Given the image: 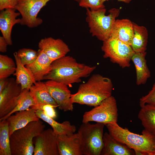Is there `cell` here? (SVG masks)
I'll return each mask as SVG.
<instances>
[{"mask_svg": "<svg viewBox=\"0 0 155 155\" xmlns=\"http://www.w3.org/2000/svg\"><path fill=\"white\" fill-rule=\"evenodd\" d=\"M104 125L100 123H82L78 132L82 155H100L103 146Z\"/></svg>", "mask_w": 155, "mask_h": 155, "instance_id": "obj_6", "label": "cell"}, {"mask_svg": "<svg viewBox=\"0 0 155 155\" xmlns=\"http://www.w3.org/2000/svg\"><path fill=\"white\" fill-rule=\"evenodd\" d=\"M133 34L131 46L135 53L146 52L148 39V31L143 26L133 22Z\"/></svg>", "mask_w": 155, "mask_h": 155, "instance_id": "obj_24", "label": "cell"}, {"mask_svg": "<svg viewBox=\"0 0 155 155\" xmlns=\"http://www.w3.org/2000/svg\"><path fill=\"white\" fill-rule=\"evenodd\" d=\"M101 49L104 58H109L123 68L130 67L131 57L135 53L131 46L112 37L103 42Z\"/></svg>", "mask_w": 155, "mask_h": 155, "instance_id": "obj_8", "label": "cell"}, {"mask_svg": "<svg viewBox=\"0 0 155 155\" xmlns=\"http://www.w3.org/2000/svg\"><path fill=\"white\" fill-rule=\"evenodd\" d=\"M34 155H59L57 134L53 129L44 130L33 139Z\"/></svg>", "mask_w": 155, "mask_h": 155, "instance_id": "obj_11", "label": "cell"}, {"mask_svg": "<svg viewBox=\"0 0 155 155\" xmlns=\"http://www.w3.org/2000/svg\"><path fill=\"white\" fill-rule=\"evenodd\" d=\"M22 91L20 84L14 78H9L7 85L0 93V119L15 108Z\"/></svg>", "mask_w": 155, "mask_h": 155, "instance_id": "obj_10", "label": "cell"}, {"mask_svg": "<svg viewBox=\"0 0 155 155\" xmlns=\"http://www.w3.org/2000/svg\"><path fill=\"white\" fill-rule=\"evenodd\" d=\"M96 69L78 63L75 59L65 56L53 61L43 80H52L71 86L72 84L81 82V78L89 76Z\"/></svg>", "mask_w": 155, "mask_h": 155, "instance_id": "obj_1", "label": "cell"}, {"mask_svg": "<svg viewBox=\"0 0 155 155\" xmlns=\"http://www.w3.org/2000/svg\"><path fill=\"white\" fill-rule=\"evenodd\" d=\"M18 0H0V10L9 8H14L16 5Z\"/></svg>", "mask_w": 155, "mask_h": 155, "instance_id": "obj_33", "label": "cell"}, {"mask_svg": "<svg viewBox=\"0 0 155 155\" xmlns=\"http://www.w3.org/2000/svg\"><path fill=\"white\" fill-rule=\"evenodd\" d=\"M14 8H9L1 11L0 13V30L3 36L8 45L12 44L11 33L13 26L17 24H20L21 19H17L20 15L16 12Z\"/></svg>", "mask_w": 155, "mask_h": 155, "instance_id": "obj_15", "label": "cell"}, {"mask_svg": "<svg viewBox=\"0 0 155 155\" xmlns=\"http://www.w3.org/2000/svg\"><path fill=\"white\" fill-rule=\"evenodd\" d=\"M133 34V22L127 19H117L113 26L110 37L131 46Z\"/></svg>", "mask_w": 155, "mask_h": 155, "instance_id": "obj_17", "label": "cell"}, {"mask_svg": "<svg viewBox=\"0 0 155 155\" xmlns=\"http://www.w3.org/2000/svg\"><path fill=\"white\" fill-rule=\"evenodd\" d=\"M139 104L141 107L146 104L155 105V83L148 93L140 98Z\"/></svg>", "mask_w": 155, "mask_h": 155, "instance_id": "obj_32", "label": "cell"}, {"mask_svg": "<svg viewBox=\"0 0 155 155\" xmlns=\"http://www.w3.org/2000/svg\"><path fill=\"white\" fill-rule=\"evenodd\" d=\"M146 52L135 53L131 58L135 67L136 83L137 85L145 84L150 76V72L146 59Z\"/></svg>", "mask_w": 155, "mask_h": 155, "instance_id": "obj_21", "label": "cell"}, {"mask_svg": "<svg viewBox=\"0 0 155 155\" xmlns=\"http://www.w3.org/2000/svg\"><path fill=\"white\" fill-rule=\"evenodd\" d=\"M9 78L0 79V93L5 88L9 82Z\"/></svg>", "mask_w": 155, "mask_h": 155, "instance_id": "obj_35", "label": "cell"}, {"mask_svg": "<svg viewBox=\"0 0 155 155\" xmlns=\"http://www.w3.org/2000/svg\"><path fill=\"white\" fill-rule=\"evenodd\" d=\"M115 139L133 150L135 155H153L155 151V135L144 129L142 134L133 133L117 123L105 125Z\"/></svg>", "mask_w": 155, "mask_h": 155, "instance_id": "obj_3", "label": "cell"}, {"mask_svg": "<svg viewBox=\"0 0 155 155\" xmlns=\"http://www.w3.org/2000/svg\"><path fill=\"white\" fill-rule=\"evenodd\" d=\"M51 0H18L15 8L22 16L20 24L30 28L36 27L43 22L37 17L41 9Z\"/></svg>", "mask_w": 155, "mask_h": 155, "instance_id": "obj_9", "label": "cell"}, {"mask_svg": "<svg viewBox=\"0 0 155 155\" xmlns=\"http://www.w3.org/2000/svg\"><path fill=\"white\" fill-rule=\"evenodd\" d=\"M104 2L105 1H108L109 0H102ZM118 1L126 3H129L132 1V0H117Z\"/></svg>", "mask_w": 155, "mask_h": 155, "instance_id": "obj_36", "label": "cell"}, {"mask_svg": "<svg viewBox=\"0 0 155 155\" xmlns=\"http://www.w3.org/2000/svg\"><path fill=\"white\" fill-rule=\"evenodd\" d=\"M29 91L34 102V105L48 104L56 108L58 107L48 92L45 82H36L30 87Z\"/></svg>", "mask_w": 155, "mask_h": 155, "instance_id": "obj_20", "label": "cell"}, {"mask_svg": "<svg viewBox=\"0 0 155 155\" xmlns=\"http://www.w3.org/2000/svg\"><path fill=\"white\" fill-rule=\"evenodd\" d=\"M36 110H40L42 111L48 117L54 119L57 116L55 108L56 107L52 105L45 104L38 105H34L30 107Z\"/></svg>", "mask_w": 155, "mask_h": 155, "instance_id": "obj_31", "label": "cell"}, {"mask_svg": "<svg viewBox=\"0 0 155 155\" xmlns=\"http://www.w3.org/2000/svg\"><path fill=\"white\" fill-rule=\"evenodd\" d=\"M104 3L102 0H80L79 4L81 7L96 10L105 8Z\"/></svg>", "mask_w": 155, "mask_h": 155, "instance_id": "obj_30", "label": "cell"}, {"mask_svg": "<svg viewBox=\"0 0 155 155\" xmlns=\"http://www.w3.org/2000/svg\"><path fill=\"white\" fill-rule=\"evenodd\" d=\"M86 21L92 35L103 42L110 37L113 24L120 13V9L113 8L105 14V8L96 10L86 9Z\"/></svg>", "mask_w": 155, "mask_h": 155, "instance_id": "obj_5", "label": "cell"}, {"mask_svg": "<svg viewBox=\"0 0 155 155\" xmlns=\"http://www.w3.org/2000/svg\"><path fill=\"white\" fill-rule=\"evenodd\" d=\"M113 88L111 79L99 74L92 75L79 86L77 92L71 94V102L95 106L112 96Z\"/></svg>", "mask_w": 155, "mask_h": 155, "instance_id": "obj_2", "label": "cell"}, {"mask_svg": "<svg viewBox=\"0 0 155 155\" xmlns=\"http://www.w3.org/2000/svg\"><path fill=\"white\" fill-rule=\"evenodd\" d=\"M17 53L21 62L26 66L32 63L36 60L39 52L30 49L22 48L19 50Z\"/></svg>", "mask_w": 155, "mask_h": 155, "instance_id": "obj_29", "label": "cell"}, {"mask_svg": "<svg viewBox=\"0 0 155 155\" xmlns=\"http://www.w3.org/2000/svg\"><path fill=\"white\" fill-rule=\"evenodd\" d=\"M36 113L40 119L49 124L57 134L70 135L74 133L76 131L75 126L71 125L69 121H66L62 123H59L54 119L46 116L42 111L40 110H36Z\"/></svg>", "mask_w": 155, "mask_h": 155, "instance_id": "obj_23", "label": "cell"}, {"mask_svg": "<svg viewBox=\"0 0 155 155\" xmlns=\"http://www.w3.org/2000/svg\"><path fill=\"white\" fill-rule=\"evenodd\" d=\"M51 96L58 106L59 108L64 111H72L73 107L71 99V94L68 86L52 80L45 82Z\"/></svg>", "mask_w": 155, "mask_h": 155, "instance_id": "obj_12", "label": "cell"}, {"mask_svg": "<svg viewBox=\"0 0 155 155\" xmlns=\"http://www.w3.org/2000/svg\"><path fill=\"white\" fill-rule=\"evenodd\" d=\"M45 125L40 120L32 121L16 130L10 136L11 155H32L34 138L44 129Z\"/></svg>", "mask_w": 155, "mask_h": 155, "instance_id": "obj_4", "label": "cell"}, {"mask_svg": "<svg viewBox=\"0 0 155 155\" xmlns=\"http://www.w3.org/2000/svg\"><path fill=\"white\" fill-rule=\"evenodd\" d=\"M59 155H82L78 132L70 135L57 134Z\"/></svg>", "mask_w": 155, "mask_h": 155, "instance_id": "obj_14", "label": "cell"}, {"mask_svg": "<svg viewBox=\"0 0 155 155\" xmlns=\"http://www.w3.org/2000/svg\"><path fill=\"white\" fill-rule=\"evenodd\" d=\"M0 155H11L9 128L6 119L0 121Z\"/></svg>", "mask_w": 155, "mask_h": 155, "instance_id": "obj_26", "label": "cell"}, {"mask_svg": "<svg viewBox=\"0 0 155 155\" xmlns=\"http://www.w3.org/2000/svg\"><path fill=\"white\" fill-rule=\"evenodd\" d=\"M118 117L117 101L115 98L112 95L90 110L85 112L82 122L94 121L105 125L117 123Z\"/></svg>", "mask_w": 155, "mask_h": 155, "instance_id": "obj_7", "label": "cell"}, {"mask_svg": "<svg viewBox=\"0 0 155 155\" xmlns=\"http://www.w3.org/2000/svg\"><path fill=\"white\" fill-rule=\"evenodd\" d=\"M13 55L16 67L13 75L16 76V81L20 84L22 90L24 89L29 90L36 82L29 70L21 62L17 52H15Z\"/></svg>", "mask_w": 155, "mask_h": 155, "instance_id": "obj_22", "label": "cell"}, {"mask_svg": "<svg viewBox=\"0 0 155 155\" xmlns=\"http://www.w3.org/2000/svg\"><path fill=\"white\" fill-rule=\"evenodd\" d=\"M38 46L53 61L66 56L70 51L68 46L62 40L51 37L41 39Z\"/></svg>", "mask_w": 155, "mask_h": 155, "instance_id": "obj_13", "label": "cell"}, {"mask_svg": "<svg viewBox=\"0 0 155 155\" xmlns=\"http://www.w3.org/2000/svg\"><path fill=\"white\" fill-rule=\"evenodd\" d=\"M36 110L30 108L28 109L15 113L14 115H11L7 119L10 136L16 130L22 128L30 122L39 120L36 115Z\"/></svg>", "mask_w": 155, "mask_h": 155, "instance_id": "obj_16", "label": "cell"}, {"mask_svg": "<svg viewBox=\"0 0 155 155\" xmlns=\"http://www.w3.org/2000/svg\"><path fill=\"white\" fill-rule=\"evenodd\" d=\"M16 65L13 59L6 55H0V79L8 78L15 72Z\"/></svg>", "mask_w": 155, "mask_h": 155, "instance_id": "obj_28", "label": "cell"}, {"mask_svg": "<svg viewBox=\"0 0 155 155\" xmlns=\"http://www.w3.org/2000/svg\"><path fill=\"white\" fill-rule=\"evenodd\" d=\"M38 55L32 63L26 67L30 71L36 82L43 80L49 72L53 61L42 50L39 49Z\"/></svg>", "mask_w": 155, "mask_h": 155, "instance_id": "obj_19", "label": "cell"}, {"mask_svg": "<svg viewBox=\"0 0 155 155\" xmlns=\"http://www.w3.org/2000/svg\"><path fill=\"white\" fill-rule=\"evenodd\" d=\"M153 155H155V151L153 153Z\"/></svg>", "mask_w": 155, "mask_h": 155, "instance_id": "obj_38", "label": "cell"}, {"mask_svg": "<svg viewBox=\"0 0 155 155\" xmlns=\"http://www.w3.org/2000/svg\"><path fill=\"white\" fill-rule=\"evenodd\" d=\"M103 146L100 155H134V151L118 141L108 133H104Z\"/></svg>", "mask_w": 155, "mask_h": 155, "instance_id": "obj_18", "label": "cell"}, {"mask_svg": "<svg viewBox=\"0 0 155 155\" xmlns=\"http://www.w3.org/2000/svg\"><path fill=\"white\" fill-rule=\"evenodd\" d=\"M74 0V1H75L76 2H77L78 3L80 1V0Z\"/></svg>", "mask_w": 155, "mask_h": 155, "instance_id": "obj_37", "label": "cell"}, {"mask_svg": "<svg viewBox=\"0 0 155 155\" xmlns=\"http://www.w3.org/2000/svg\"><path fill=\"white\" fill-rule=\"evenodd\" d=\"M35 104L34 100L31 96L29 90L24 89L22 90L18 101L17 104L15 108L8 114L0 121L6 120L10 115L16 112L26 110Z\"/></svg>", "mask_w": 155, "mask_h": 155, "instance_id": "obj_27", "label": "cell"}, {"mask_svg": "<svg viewBox=\"0 0 155 155\" xmlns=\"http://www.w3.org/2000/svg\"><path fill=\"white\" fill-rule=\"evenodd\" d=\"M8 45L5 40L2 36H0V51L3 53L7 52V46Z\"/></svg>", "mask_w": 155, "mask_h": 155, "instance_id": "obj_34", "label": "cell"}, {"mask_svg": "<svg viewBox=\"0 0 155 155\" xmlns=\"http://www.w3.org/2000/svg\"><path fill=\"white\" fill-rule=\"evenodd\" d=\"M141 107L138 118L144 129L155 135V105L146 104Z\"/></svg>", "mask_w": 155, "mask_h": 155, "instance_id": "obj_25", "label": "cell"}]
</instances>
